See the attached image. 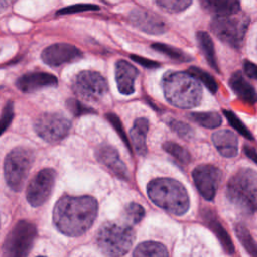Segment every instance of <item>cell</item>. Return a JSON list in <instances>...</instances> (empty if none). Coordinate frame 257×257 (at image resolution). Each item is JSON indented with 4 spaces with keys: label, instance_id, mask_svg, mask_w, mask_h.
Masks as SVG:
<instances>
[{
    "label": "cell",
    "instance_id": "cell-13",
    "mask_svg": "<svg viewBox=\"0 0 257 257\" xmlns=\"http://www.w3.org/2000/svg\"><path fill=\"white\" fill-rule=\"evenodd\" d=\"M82 52L74 45L68 43H55L45 49L41 53L43 62L51 67H57L69 62H73L81 58Z\"/></svg>",
    "mask_w": 257,
    "mask_h": 257
},
{
    "label": "cell",
    "instance_id": "cell-31",
    "mask_svg": "<svg viewBox=\"0 0 257 257\" xmlns=\"http://www.w3.org/2000/svg\"><path fill=\"white\" fill-rule=\"evenodd\" d=\"M168 124L171 127V130L174 133H176L180 138L187 140V141L193 139L194 131L187 122L177 120L174 118H170V119H168Z\"/></svg>",
    "mask_w": 257,
    "mask_h": 257
},
{
    "label": "cell",
    "instance_id": "cell-11",
    "mask_svg": "<svg viewBox=\"0 0 257 257\" xmlns=\"http://www.w3.org/2000/svg\"><path fill=\"white\" fill-rule=\"evenodd\" d=\"M56 173L51 168L39 171L30 181L26 189V199L32 207L43 205L51 196Z\"/></svg>",
    "mask_w": 257,
    "mask_h": 257
},
{
    "label": "cell",
    "instance_id": "cell-33",
    "mask_svg": "<svg viewBox=\"0 0 257 257\" xmlns=\"http://www.w3.org/2000/svg\"><path fill=\"white\" fill-rule=\"evenodd\" d=\"M224 114L228 120V122L231 124L232 127H234L240 135L245 137L248 140H252V134L251 132L247 128V126L241 121V119L231 110H224Z\"/></svg>",
    "mask_w": 257,
    "mask_h": 257
},
{
    "label": "cell",
    "instance_id": "cell-37",
    "mask_svg": "<svg viewBox=\"0 0 257 257\" xmlns=\"http://www.w3.org/2000/svg\"><path fill=\"white\" fill-rule=\"evenodd\" d=\"M13 115H14L13 102L7 101L5 106L2 109V114H1V133H4L8 128V126L12 121Z\"/></svg>",
    "mask_w": 257,
    "mask_h": 257
},
{
    "label": "cell",
    "instance_id": "cell-12",
    "mask_svg": "<svg viewBox=\"0 0 257 257\" xmlns=\"http://www.w3.org/2000/svg\"><path fill=\"white\" fill-rule=\"evenodd\" d=\"M193 181L202 197L212 201L217 193L222 180L221 171L213 165H200L192 173Z\"/></svg>",
    "mask_w": 257,
    "mask_h": 257
},
{
    "label": "cell",
    "instance_id": "cell-28",
    "mask_svg": "<svg viewBox=\"0 0 257 257\" xmlns=\"http://www.w3.org/2000/svg\"><path fill=\"white\" fill-rule=\"evenodd\" d=\"M164 150L171 155L174 159H176L179 163L182 164H189L191 161V155L190 153L181 145L175 143V142H166L163 145Z\"/></svg>",
    "mask_w": 257,
    "mask_h": 257
},
{
    "label": "cell",
    "instance_id": "cell-22",
    "mask_svg": "<svg viewBox=\"0 0 257 257\" xmlns=\"http://www.w3.org/2000/svg\"><path fill=\"white\" fill-rule=\"evenodd\" d=\"M204 10L215 16H226L239 13V0H200Z\"/></svg>",
    "mask_w": 257,
    "mask_h": 257
},
{
    "label": "cell",
    "instance_id": "cell-30",
    "mask_svg": "<svg viewBox=\"0 0 257 257\" xmlns=\"http://www.w3.org/2000/svg\"><path fill=\"white\" fill-rule=\"evenodd\" d=\"M154 1L160 8L171 13L181 12L187 9L192 3V0H154Z\"/></svg>",
    "mask_w": 257,
    "mask_h": 257
},
{
    "label": "cell",
    "instance_id": "cell-17",
    "mask_svg": "<svg viewBox=\"0 0 257 257\" xmlns=\"http://www.w3.org/2000/svg\"><path fill=\"white\" fill-rule=\"evenodd\" d=\"M139 75L136 66L128 61L120 59L115 63V81L118 91L124 95H130L135 91V80Z\"/></svg>",
    "mask_w": 257,
    "mask_h": 257
},
{
    "label": "cell",
    "instance_id": "cell-4",
    "mask_svg": "<svg viewBox=\"0 0 257 257\" xmlns=\"http://www.w3.org/2000/svg\"><path fill=\"white\" fill-rule=\"evenodd\" d=\"M228 200L242 213L257 212V172L240 169L229 180L226 188Z\"/></svg>",
    "mask_w": 257,
    "mask_h": 257
},
{
    "label": "cell",
    "instance_id": "cell-10",
    "mask_svg": "<svg viewBox=\"0 0 257 257\" xmlns=\"http://www.w3.org/2000/svg\"><path fill=\"white\" fill-rule=\"evenodd\" d=\"M70 128V120L59 112H44L34 122L35 132L47 143H57L63 140Z\"/></svg>",
    "mask_w": 257,
    "mask_h": 257
},
{
    "label": "cell",
    "instance_id": "cell-14",
    "mask_svg": "<svg viewBox=\"0 0 257 257\" xmlns=\"http://www.w3.org/2000/svg\"><path fill=\"white\" fill-rule=\"evenodd\" d=\"M128 19L140 30L149 34H162L167 30V25L158 15L141 8L131 11Z\"/></svg>",
    "mask_w": 257,
    "mask_h": 257
},
{
    "label": "cell",
    "instance_id": "cell-15",
    "mask_svg": "<svg viewBox=\"0 0 257 257\" xmlns=\"http://www.w3.org/2000/svg\"><path fill=\"white\" fill-rule=\"evenodd\" d=\"M57 77L51 73L44 71L27 72L16 80V86L22 92L30 93L39 89L57 85Z\"/></svg>",
    "mask_w": 257,
    "mask_h": 257
},
{
    "label": "cell",
    "instance_id": "cell-1",
    "mask_svg": "<svg viewBox=\"0 0 257 257\" xmlns=\"http://www.w3.org/2000/svg\"><path fill=\"white\" fill-rule=\"evenodd\" d=\"M98 212L95 198L91 196H63L53 209V222L64 235L77 237L94 223Z\"/></svg>",
    "mask_w": 257,
    "mask_h": 257
},
{
    "label": "cell",
    "instance_id": "cell-9",
    "mask_svg": "<svg viewBox=\"0 0 257 257\" xmlns=\"http://www.w3.org/2000/svg\"><path fill=\"white\" fill-rule=\"evenodd\" d=\"M107 88V81L96 71H80L72 80L74 94L85 101H98L104 96Z\"/></svg>",
    "mask_w": 257,
    "mask_h": 257
},
{
    "label": "cell",
    "instance_id": "cell-41",
    "mask_svg": "<svg viewBox=\"0 0 257 257\" xmlns=\"http://www.w3.org/2000/svg\"><path fill=\"white\" fill-rule=\"evenodd\" d=\"M16 0H0V4H1V9H5L7 7H9L10 5H12Z\"/></svg>",
    "mask_w": 257,
    "mask_h": 257
},
{
    "label": "cell",
    "instance_id": "cell-7",
    "mask_svg": "<svg viewBox=\"0 0 257 257\" xmlns=\"http://www.w3.org/2000/svg\"><path fill=\"white\" fill-rule=\"evenodd\" d=\"M249 25L246 14H232L215 16L211 21L212 32L224 43L233 48H240L243 44Z\"/></svg>",
    "mask_w": 257,
    "mask_h": 257
},
{
    "label": "cell",
    "instance_id": "cell-6",
    "mask_svg": "<svg viewBox=\"0 0 257 257\" xmlns=\"http://www.w3.org/2000/svg\"><path fill=\"white\" fill-rule=\"evenodd\" d=\"M33 161L34 153L24 147L14 148L6 155L3 165L4 177L11 190L15 192L22 190Z\"/></svg>",
    "mask_w": 257,
    "mask_h": 257
},
{
    "label": "cell",
    "instance_id": "cell-21",
    "mask_svg": "<svg viewBox=\"0 0 257 257\" xmlns=\"http://www.w3.org/2000/svg\"><path fill=\"white\" fill-rule=\"evenodd\" d=\"M149 130V120L145 117H139L135 120L133 127L130 131L132 145L140 156H145L147 149V134Z\"/></svg>",
    "mask_w": 257,
    "mask_h": 257
},
{
    "label": "cell",
    "instance_id": "cell-16",
    "mask_svg": "<svg viewBox=\"0 0 257 257\" xmlns=\"http://www.w3.org/2000/svg\"><path fill=\"white\" fill-rule=\"evenodd\" d=\"M95 157L99 163L121 180L128 179V172L126 166L119 158L118 152L115 148L109 145H101L95 152Z\"/></svg>",
    "mask_w": 257,
    "mask_h": 257
},
{
    "label": "cell",
    "instance_id": "cell-34",
    "mask_svg": "<svg viewBox=\"0 0 257 257\" xmlns=\"http://www.w3.org/2000/svg\"><path fill=\"white\" fill-rule=\"evenodd\" d=\"M66 106L70 110V112L73 113L76 116L83 115V114H88V113H95L94 109L82 104L79 100L74 99V98L68 99L67 102H66Z\"/></svg>",
    "mask_w": 257,
    "mask_h": 257
},
{
    "label": "cell",
    "instance_id": "cell-29",
    "mask_svg": "<svg viewBox=\"0 0 257 257\" xmlns=\"http://www.w3.org/2000/svg\"><path fill=\"white\" fill-rule=\"evenodd\" d=\"M193 76H195L199 81H201L212 93L217 92L218 90V84L215 80V78L204 69H201L197 66H191L188 70Z\"/></svg>",
    "mask_w": 257,
    "mask_h": 257
},
{
    "label": "cell",
    "instance_id": "cell-25",
    "mask_svg": "<svg viewBox=\"0 0 257 257\" xmlns=\"http://www.w3.org/2000/svg\"><path fill=\"white\" fill-rule=\"evenodd\" d=\"M190 117L198 124L207 128H216L222 123V117L216 111L192 112Z\"/></svg>",
    "mask_w": 257,
    "mask_h": 257
},
{
    "label": "cell",
    "instance_id": "cell-27",
    "mask_svg": "<svg viewBox=\"0 0 257 257\" xmlns=\"http://www.w3.org/2000/svg\"><path fill=\"white\" fill-rule=\"evenodd\" d=\"M235 233L245 250L252 256H257V244L248 229L242 224L235 225Z\"/></svg>",
    "mask_w": 257,
    "mask_h": 257
},
{
    "label": "cell",
    "instance_id": "cell-26",
    "mask_svg": "<svg viewBox=\"0 0 257 257\" xmlns=\"http://www.w3.org/2000/svg\"><path fill=\"white\" fill-rule=\"evenodd\" d=\"M151 47L160 52V53H163L165 55H167L168 57H170L171 59H174L176 61H180V62H187V61H190L192 60V57L187 54L186 52H184L183 50L179 49V48H176L174 46H171V45H168V44H165V43H153L151 45Z\"/></svg>",
    "mask_w": 257,
    "mask_h": 257
},
{
    "label": "cell",
    "instance_id": "cell-36",
    "mask_svg": "<svg viewBox=\"0 0 257 257\" xmlns=\"http://www.w3.org/2000/svg\"><path fill=\"white\" fill-rule=\"evenodd\" d=\"M99 7L94 4H75L72 6L64 7L56 12L57 15H65V14H74L79 12H85V11H93L98 10Z\"/></svg>",
    "mask_w": 257,
    "mask_h": 257
},
{
    "label": "cell",
    "instance_id": "cell-32",
    "mask_svg": "<svg viewBox=\"0 0 257 257\" xmlns=\"http://www.w3.org/2000/svg\"><path fill=\"white\" fill-rule=\"evenodd\" d=\"M145 216L144 208L138 203H130L124 208V218L131 224H138Z\"/></svg>",
    "mask_w": 257,
    "mask_h": 257
},
{
    "label": "cell",
    "instance_id": "cell-3",
    "mask_svg": "<svg viewBox=\"0 0 257 257\" xmlns=\"http://www.w3.org/2000/svg\"><path fill=\"white\" fill-rule=\"evenodd\" d=\"M147 192L154 204L170 214L181 216L189 210V195L185 187L177 180L154 179L148 184Z\"/></svg>",
    "mask_w": 257,
    "mask_h": 257
},
{
    "label": "cell",
    "instance_id": "cell-24",
    "mask_svg": "<svg viewBox=\"0 0 257 257\" xmlns=\"http://www.w3.org/2000/svg\"><path fill=\"white\" fill-rule=\"evenodd\" d=\"M134 256H168L167 248L158 242L148 241L139 244L133 252Z\"/></svg>",
    "mask_w": 257,
    "mask_h": 257
},
{
    "label": "cell",
    "instance_id": "cell-38",
    "mask_svg": "<svg viewBox=\"0 0 257 257\" xmlns=\"http://www.w3.org/2000/svg\"><path fill=\"white\" fill-rule=\"evenodd\" d=\"M131 59L134 60L135 62L141 64L142 66L146 67V68H157L159 67L161 64L157 61H154V60H151L149 58H145V57H142L140 55H135V54H132L131 55Z\"/></svg>",
    "mask_w": 257,
    "mask_h": 257
},
{
    "label": "cell",
    "instance_id": "cell-39",
    "mask_svg": "<svg viewBox=\"0 0 257 257\" xmlns=\"http://www.w3.org/2000/svg\"><path fill=\"white\" fill-rule=\"evenodd\" d=\"M243 69L245 74L252 79H257V64L251 62V61H244Z\"/></svg>",
    "mask_w": 257,
    "mask_h": 257
},
{
    "label": "cell",
    "instance_id": "cell-18",
    "mask_svg": "<svg viewBox=\"0 0 257 257\" xmlns=\"http://www.w3.org/2000/svg\"><path fill=\"white\" fill-rule=\"evenodd\" d=\"M202 218L206 223V225L214 232V234L220 241L225 252L228 254H233L235 252L234 244L229 234L227 233L225 228L222 226V224L218 220L215 213L210 209H205L202 211Z\"/></svg>",
    "mask_w": 257,
    "mask_h": 257
},
{
    "label": "cell",
    "instance_id": "cell-19",
    "mask_svg": "<svg viewBox=\"0 0 257 257\" xmlns=\"http://www.w3.org/2000/svg\"><path fill=\"white\" fill-rule=\"evenodd\" d=\"M212 141L222 156L232 158L238 154V139L233 132L229 130L217 131L212 135Z\"/></svg>",
    "mask_w": 257,
    "mask_h": 257
},
{
    "label": "cell",
    "instance_id": "cell-8",
    "mask_svg": "<svg viewBox=\"0 0 257 257\" xmlns=\"http://www.w3.org/2000/svg\"><path fill=\"white\" fill-rule=\"evenodd\" d=\"M37 236L35 226L25 220L17 222L7 234L2 245V256L24 257L27 256Z\"/></svg>",
    "mask_w": 257,
    "mask_h": 257
},
{
    "label": "cell",
    "instance_id": "cell-2",
    "mask_svg": "<svg viewBox=\"0 0 257 257\" xmlns=\"http://www.w3.org/2000/svg\"><path fill=\"white\" fill-rule=\"evenodd\" d=\"M166 99L180 108H193L202 99V87L199 80L190 72L168 71L162 79Z\"/></svg>",
    "mask_w": 257,
    "mask_h": 257
},
{
    "label": "cell",
    "instance_id": "cell-20",
    "mask_svg": "<svg viewBox=\"0 0 257 257\" xmlns=\"http://www.w3.org/2000/svg\"><path fill=\"white\" fill-rule=\"evenodd\" d=\"M229 84L237 96L244 102L254 104L257 102V92L254 87L244 78L240 71L234 72L230 79Z\"/></svg>",
    "mask_w": 257,
    "mask_h": 257
},
{
    "label": "cell",
    "instance_id": "cell-35",
    "mask_svg": "<svg viewBox=\"0 0 257 257\" xmlns=\"http://www.w3.org/2000/svg\"><path fill=\"white\" fill-rule=\"evenodd\" d=\"M106 118L108 119V121L113 125V127L115 128L116 133L119 135V137L121 138L122 142L124 143V145L128 148L130 151H132V147H131V144H130V141H128V138L126 137V134L123 130V126L121 124V121L120 119L118 118V116L112 112H109L106 114Z\"/></svg>",
    "mask_w": 257,
    "mask_h": 257
},
{
    "label": "cell",
    "instance_id": "cell-5",
    "mask_svg": "<svg viewBox=\"0 0 257 257\" xmlns=\"http://www.w3.org/2000/svg\"><path fill=\"white\" fill-rule=\"evenodd\" d=\"M135 241L134 229L125 224L106 222L96 234V245L107 256H121L128 252Z\"/></svg>",
    "mask_w": 257,
    "mask_h": 257
},
{
    "label": "cell",
    "instance_id": "cell-40",
    "mask_svg": "<svg viewBox=\"0 0 257 257\" xmlns=\"http://www.w3.org/2000/svg\"><path fill=\"white\" fill-rule=\"evenodd\" d=\"M244 153L247 155L248 158H250L252 161H254V163L257 165V152L253 148H251L249 146H245Z\"/></svg>",
    "mask_w": 257,
    "mask_h": 257
},
{
    "label": "cell",
    "instance_id": "cell-23",
    "mask_svg": "<svg viewBox=\"0 0 257 257\" xmlns=\"http://www.w3.org/2000/svg\"><path fill=\"white\" fill-rule=\"evenodd\" d=\"M197 40H198V44L200 46V49H201L202 53L204 54L207 62L210 64V66L214 70L219 72L220 69L218 67V62H217V58H216L214 43H213V40H212L211 36L205 31H199L197 33Z\"/></svg>",
    "mask_w": 257,
    "mask_h": 257
}]
</instances>
